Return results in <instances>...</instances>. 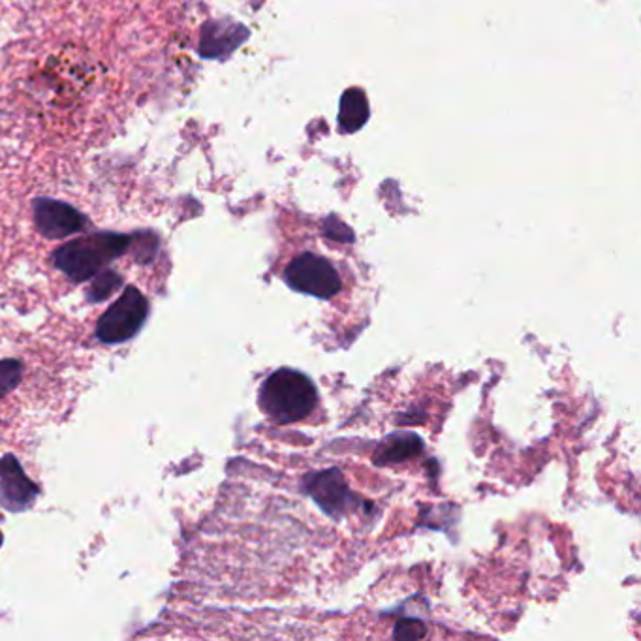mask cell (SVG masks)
Instances as JSON below:
<instances>
[{"mask_svg": "<svg viewBox=\"0 0 641 641\" xmlns=\"http://www.w3.org/2000/svg\"><path fill=\"white\" fill-rule=\"evenodd\" d=\"M260 408L279 425L307 420L318 405L313 380L296 369H279L267 376L258 393Z\"/></svg>", "mask_w": 641, "mask_h": 641, "instance_id": "obj_1", "label": "cell"}, {"mask_svg": "<svg viewBox=\"0 0 641 641\" xmlns=\"http://www.w3.org/2000/svg\"><path fill=\"white\" fill-rule=\"evenodd\" d=\"M132 235L100 232L68 241L53 252V264L74 282L91 281L98 271L130 251Z\"/></svg>", "mask_w": 641, "mask_h": 641, "instance_id": "obj_2", "label": "cell"}, {"mask_svg": "<svg viewBox=\"0 0 641 641\" xmlns=\"http://www.w3.org/2000/svg\"><path fill=\"white\" fill-rule=\"evenodd\" d=\"M284 279L296 292L318 299L335 298L343 290V279L337 267L313 252L296 256L284 269Z\"/></svg>", "mask_w": 641, "mask_h": 641, "instance_id": "obj_3", "label": "cell"}, {"mask_svg": "<svg viewBox=\"0 0 641 641\" xmlns=\"http://www.w3.org/2000/svg\"><path fill=\"white\" fill-rule=\"evenodd\" d=\"M149 316V301L136 286H126L123 296L117 299L96 326V337L104 344L130 341Z\"/></svg>", "mask_w": 641, "mask_h": 641, "instance_id": "obj_4", "label": "cell"}, {"mask_svg": "<svg viewBox=\"0 0 641 641\" xmlns=\"http://www.w3.org/2000/svg\"><path fill=\"white\" fill-rule=\"evenodd\" d=\"M32 219L36 230L47 239H64L81 234L91 226L89 219L74 205L53 198H34Z\"/></svg>", "mask_w": 641, "mask_h": 641, "instance_id": "obj_5", "label": "cell"}, {"mask_svg": "<svg viewBox=\"0 0 641 641\" xmlns=\"http://www.w3.org/2000/svg\"><path fill=\"white\" fill-rule=\"evenodd\" d=\"M40 489L25 474L16 455H4L0 459V506L10 512H23L31 508Z\"/></svg>", "mask_w": 641, "mask_h": 641, "instance_id": "obj_6", "label": "cell"}, {"mask_svg": "<svg viewBox=\"0 0 641 641\" xmlns=\"http://www.w3.org/2000/svg\"><path fill=\"white\" fill-rule=\"evenodd\" d=\"M307 493L329 516H341L352 501V493L337 469L324 470L307 478Z\"/></svg>", "mask_w": 641, "mask_h": 641, "instance_id": "obj_7", "label": "cell"}, {"mask_svg": "<svg viewBox=\"0 0 641 641\" xmlns=\"http://www.w3.org/2000/svg\"><path fill=\"white\" fill-rule=\"evenodd\" d=\"M247 40V29L228 19L207 21L200 34V55L205 59H224L241 42Z\"/></svg>", "mask_w": 641, "mask_h": 641, "instance_id": "obj_8", "label": "cell"}, {"mask_svg": "<svg viewBox=\"0 0 641 641\" xmlns=\"http://www.w3.org/2000/svg\"><path fill=\"white\" fill-rule=\"evenodd\" d=\"M420 452H422L420 438L412 433H397L382 442V446L376 452V463L378 465H393V463L407 461Z\"/></svg>", "mask_w": 641, "mask_h": 641, "instance_id": "obj_9", "label": "cell"}, {"mask_svg": "<svg viewBox=\"0 0 641 641\" xmlns=\"http://www.w3.org/2000/svg\"><path fill=\"white\" fill-rule=\"evenodd\" d=\"M369 119V106L360 89H348L341 100L339 128L343 132H356Z\"/></svg>", "mask_w": 641, "mask_h": 641, "instance_id": "obj_10", "label": "cell"}, {"mask_svg": "<svg viewBox=\"0 0 641 641\" xmlns=\"http://www.w3.org/2000/svg\"><path fill=\"white\" fill-rule=\"evenodd\" d=\"M123 286V277L113 269H102L93 277L87 288V299L91 303H102Z\"/></svg>", "mask_w": 641, "mask_h": 641, "instance_id": "obj_11", "label": "cell"}, {"mask_svg": "<svg viewBox=\"0 0 641 641\" xmlns=\"http://www.w3.org/2000/svg\"><path fill=\"white\" fill-rule=\"evenodd\" d=\"M21 376H23L21 361H0V399L6 397L10 391L16 390L21 382Z\"/></svg>", "mask_w": 641, "mask_h": 641, "instance_id": "obj_12", "label": "cell"}, {"mask_svg": "<svg viewBox=\"0 0 641 641\" xmlns=\"http://www.w3.org/2000/svg\"><path fill=\"white\" fill-rule=\"evenodd\" d=\"M395 638H401V640H418V638H423L425 636V626L418 621H401L397 628H395Z\"/></svg>", "mask_w": 641, "mask_h": 641, "instance_id": "obj_13", "label": "cell"}, {"mask_svg": "<svg viewBox=\"0 0 641 641\" xmlns=\"http://www.w3.org/2000/svg\"><path fill=\"white\" fill-rule=\"evenodd\" d=\"M2 540H4V538H2V534H0V546H2Z\"/></svg>", "mask_w": 641, "mask_h": 641, "instance_id": "obj_14", "label": "cell"}]
</instances>
